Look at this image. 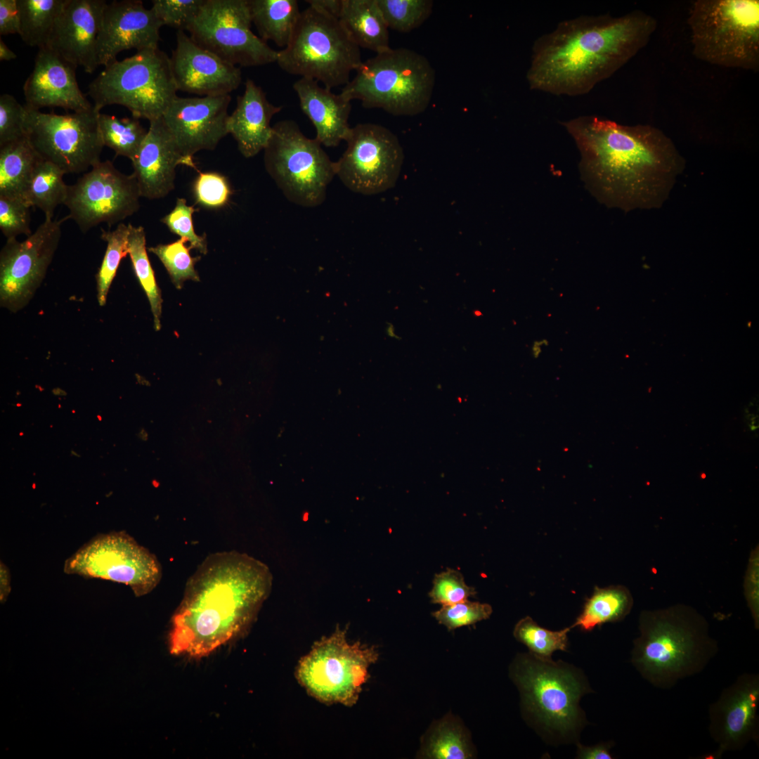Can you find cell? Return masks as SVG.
Segmentation results:
<instances>
[{"label": "cell", "instance_id": "60d3db41", "mask_svg": "<svg viewBox=\"0 0 759 759\" xmlns=\"http://www.w3.org/2000/svg\"><path fill=\"white\" fill-rule=\"evenodd\" d=\"M476 593L460 571L450 569L435 575L429 596L432 602L444 606L467 600Z\"/></svg>", "mask_w": 759, "mask_h": 759}, {"label": "cell", "instance_id": "f907efd6", "mask_svg": "<svg viewBox=\"0 0 759 759\" xmlns=\"http://www.w3.org/2000/svg\"><path fill=\"white\" fill-rule=\"evenodd\" d=\"M306 2L337 19L339 18L342 0H308Z\"/></svg>", "mask_w": 759, "mask_h": 759}, {"label": "cell", "instance_id": "277c9868", "mask_svg": "<svg viewBox=\"0 0 759 759\" xmlns=\"http://www.w3.org/2000/svg\"><path fill=\"white\" fill-rule=\"evenodd\" d=\"M639 630L630 661L642 678L656 688L670 689L700 673L718 651L706 618L685 604L642 611Z\"/></svg>", "mask_w": 759, "mask_h": 759}, {"label": "cell", "instance_id": "5bb4252c", "mask_svg": "<svg viewBox=\"0 0 759 759\" xmlns=\"http://www.w3.org/2000/svg\"><path fill=\"white\" fill-rule=\"evenodd\" d=\"M252 25L248 0H205L187 31L199 46L233 65L276 62L278 51L254 34Z\"/></svg>", "mask_w": 759, "mask_h": 759}, {"label": "cell", "instance_id": "f546056e", "mask_svg": "<svg viewBox=\"0 0 759 759\" xmlns=\"http://www.w3.org/2000/svg\"><path fill=\"white\" fill-rule=\"evenodd\" d=\"M632 606L633 599L627 588L623 585L596 587L571 628L578 627L588 632L606 623L621 621L629 614Z\"/></svg>", "mask_w": 759, "mask_h": 759}, {"label": "cell", "instance_id": "8992f818", "mask_svg": "<svg viewBox=\"0 0 759 759\" xmlns=\"http://www.w3.org/2000/svg\"><path fill=\"white\" fill-rule=\"evenodd\" d=\"M687 22L692 53L727 68H759V1L696 0Z\"/></svg>", "mask_w": 759, "mask_h": 759}, {"label": "cell", "instance_id": "603a6c76", "mask_svg": "<svg viewBox=\"0 0 759 759\" xmlns=\"http://www.w3.org/2000/svg\"><path fill=\"white\" fill-rule=\"evenodd\" d=\"M75 68L47 47L39 48L23 86L25 107L34 110L60 107L74 112L91 109L93 105L79 89Z\"/></svg>", "mask_w": 759, "mask_h": 759}, {"label": "cell", "instance_id": "30bf717a", "mask_svg": "<svg viewBox=\"0 0 759 759\" xmlns=\"http://www.w3.org/2000/svg\"><path fill=\"white\" fill-rule=\"evenodd\" d=\"M321 145L306 137L294 120H281L272 127L264 150L265 168L287 200L297 205H322L336 175L335 162Z\"/></svg>", "mask_w": 759, "mask_h": 759}, {"label": "cell", "instance_id": "d6986e66", "mask_svg": "<svg viewBox=\"0 0 759 759\" xmlns=\"http://www.w3.org/2000/svg\"><path fill=\"white\" fill-rule=\"evenodd\" d=\"M759 675L744 673L725 688L708 710L709 733L718 745L717 756L758 741Z\"/></svg>", "mask_w": 759, "mask_h": 759}, {"label": "cell", "instance_id": "f1b7e54d", "mask_svg": "<svg viewBox=\"0 0 759 759\" xmlns=\"http://www.w3.org/2000/svg\"><path fill=\"white\" fill-rule=\"evenodd\" d=\"M41 160L26 136L0 146V196L23 199Z\"/></svg>", "mask_w": 759, "mask_h": 759}, {"label": "cell", "instance_id": "9c48e42d", "mask_svg": "<svg viewBox=\"0 0 759 759\" xmlns=\"http://www.w3.org/2000/svg\"><path fill=\"white\" fill-rule=\"evenodd\" d=\"M177 91L170 58L157 48L112 62L89 84L86 95L99 110L120 105L133 117L150 122L162 117Z\"/></svg>", "mask_w": 759, "mask_h": 759}, {"label": "cell", "instance_id": "7c38bea8", "mask_svg": "<svg viewBox=\"0 0 759 759\" xmlns=\"http://www.w3.org/2000/svg\"><path fill=\"white\" fill-rule=\"evenodd\" d=\"M100 113L94 105L65 115L25 108V136L41 160L58 166L65 174L84 172L100 161L104 145Z\"/></svg>", "mask_w": 759, "mask_h": 759}, {"label": "cell", "instance_id": "ffe728a7", "mask_svg": "<svg viewBox=\"0 0 759 759\" xmlns=\"http://www.w3.org/2000/svg\"><path fill=\"white\" fill-rule=\"evenodd\" d=\"M161 27L152 8H145L141 1L107 3L97 38L98 66H107L124 50L157 48Z\"/></svg>", "mask_w": 759, "mask_h": 759}, {"label": "cell", "instance_id": "7dc6e473", "mask_svg": "<svg viewBox=\"0 0 759 759\" xmlns=\"http://www.w3.org/2000/svg\"><path fill=\"white\" fill-rule=\"evenodd\" d=\"M758 547L752 551L744 581V594L755 627L759 628Z\"/></svg>", "mask_w": 759, "mask_h": 759}, {"label": "cell", "instance_id": "2e32d148", "mask_svg": "<svg viewBox=\"0 0 759 759\" xmlns=\"http://www.w3.org/2000/svg\"><path fill=\"white\" fill-rule=\"evenodd\" d=\"M140 197L134 174L126 175L112 162L100 161L68 186L66 219L74 220L83 233L101 223L111 226L136 212Z\"/></svg>", "mask_w": 759, "mask_h": 759}, {"label": "cell", "instance_id": "44dd1931", "mask_svg": "<svg viewBox=\"0 0 759 759\" xmlns=\"http://www.w3.org/2000/svg\"><path fill=\"white\" fill-rule=\"evenodd\" d=\"M178 91L201 96L229 94L242 82L240 69L196 44L178 30L170 58Z\"/></svg>", "mask_w": 759, "mask_h": 759}, {"label": "cell", "instance_id": "484cf974", "mask_svg": "<svg viewBox=\"0 0 759 759\" xmlns=\"http://www.w3.org/2000/svg\"><path fill=\"white\" fill-rule=\"evenodd\" d=\"M282 108L269 102L253 80L247 79L244 93L238 96L236 107L227 121L228 134L236 141L245 157H252L265 149L272 134L271 121Z\"/></svg>", "mask_w": 759, "mask_h": 759}, {"label": "cell", "instance_id": "8fae6325", "mask_svg": "<svg viewBox=\"0 0 759 759\" xmlns=\"http://www.w3.org/2000/svg\"><path fill=\"white\" fill-rule=\"evenodd\" d=\"M378 658L373 647L349 643L339 628L316 642L299 661L297 677L308 693L328 703L353 706L367 681L369 666Z\"/></svg>", "mask_w": 759, "mask_h": 759}, {"label": "cell", "instance_id": "9f6ffc18", "mask_svg": "<svg viewBox=\"0 0 759 759\" xmlns=\"http://www.w3.org/2000/svg\"><path fill=\"white\" fill-rule=\"evenodd\" d=\"M97 417H98V420H99L100 421H101V420H102V418H101L100 415H97Z\"/></svg>", "mask_w": 759, "mask_h": 759}, {"label": "cell", "instance_id": "d6a6232c", "mask_svg": "<svg viewBox=\"0 0 759 759\" xmlns=\"http://www.w3.org/2000/svg\"><path fill=\"white\" fill-rule=\"evenodd\" d=\"M129 226L128 248L134 271L144 290L153 315L154 327L156 331L161 328L162 299L155 273L149 261L146 250L145 233L143 227Z\"/></svg>", "mask_w": 759, "mask_h": 759}, {"label": "cell", "instance_id": "7a4b0ae2", "mask_svg": "<svg viewBox=\"0 0 759 759\" xmlns=\"http://www.w3.org/2000/svg\"><path fill=\"white\" fill-rule=\"evenodd\" d=\"M656 27V20L640 10L562 20L533 44L529 88L554 96L588 93L644 48Z\"/></svg>", "mask_w": 759, "mask_h": 759}, {"label": "cell", "instance_id": "bcb514c9", "mask_svg": "<svg viewBox=\"0 0 759 759\" xmlns=\"http://www.w3.org/2000/svg\"><path fill=\"white\" fill-rule=\"evenodd\" d=\"M25 108L10 94L0 96V146L25 137Z\"/></svg>", "mask_w": 759, "mask_h": 759}, {"label": "cell", "instance_id": "ac0fdd59", "mask_svg": "<svg viewBox=\"0 0 759 759\" xmlns=\"http://www.w3.org/2000/svg\"><path fill=\"white\" fill-rule=\"evenodd\" d=\"M229 94L183 98L177 96L162 118L179 153L194 162L202 150L215 149L228 134Z\"/></svg>", "mask_w": 759, "mask_h": 759}, {"label": "cell", "instance_id": "d4e9b609", "mask_svg": "<svg viewBox=\"0 0 759 759\" xmlns=\"http://www.w3.org/2000/svg\"><path fill=\"white\" fill-rule=\"evenodd\" d=\"M292 87L301 111L316 129L315 138L326 147H336L345 141L351 128L349 124L351 101L311 78L300 77Z\"/></svg>", "mask_w": 759, "mask_h": 759}, {"label": "cell", "instance_id": "681fc988", "mask_svg": "<svg viewBox=\"0 0 759 759\" xmlns=\"http://www.w3.org/2000/svg\"><path fill=\"white\" fill-rule=\"evenodd\" d=\"M614 746L611 742L600 743L592 746L583 744L577 745V758L580 759H612L610 749Z\"/></svg>", "mask_w": 759, "mask_h": 759}, {"label": "cell", "instance_id": "11a10c76", "mask_svg": "<svg viewBox=\"0 0 759 759\" xmlns=\"http://www.w3.org/2000/svg\"><path fill=\"white\" fill-rule=\"evenodd\" d=\"M70 455H71V456H74V457H77V458H80L81 457V455L78 453L75 452L74 450H71Z\"/></svg>", "mask_w": 759, "mask_h": 759}, {"label": "cell", "instance_id": "9a60e30c", "mask_svg": "<svg viewBox=\"0 0 759 759\" xmlns=\"http://www.w3.org/2000/svg\"><path fill=\"white\" fill-rule=\"evenodd\" d=\"M346 148L335 162L336 175L350 190L376 195L393 188L404 160L398 137L384 126L361 123L351 127Z\"/></svg>", "mask_w": 759, "mask_h": 759}, {"label": "cell", "instance_id": "ab89813d", "mask_svg": "<svg viewBox=\"0 0 759 759\" xmlns=\"http://www.w3.org/2000/svg\"><path fill=\"white\" fill-rule=\"evenodd\" d=\"M492 611V607L488 604L467 599L442 606L432 615L439 623L453 630L486 620L490 617Z\"/></svg>", "mask_w": 759, "mask_h": 759}, {"label": "cell", "instance_id": "db71d44e", "mask_svg": "<svg viewBox=\"0 0 759 759\" xmlns=\"http://www.w3.org/2000/svg\"><path fill=\"white\" fill-rule=\"evenodd\" d=\"M142 434V436L141 437V439H143V440H146V439H147V437H148V434H147V433H146V432H145V430H144V429H142V430L141 431V432H140V434Z\"/></svg>", "mask_w": 759, "mask_h": 759}, {"label": "cell", "instance_id": "6da1fadb", "mask_svg": "<svg viewBox=\"0 0 759 759\" xmlns=\"http://www.w3.org/2000/svg\"><path fill=\"white\" fill-rule=\"evenodd\" d=\"M561 124L579 151L587 188L608 207L629 211L660 206L683 167L672 141L656 127L592 115Z\"/></svg>", "mask_w": 759, "mask_h": 759}, {"label": "cell", "instance_id": "4dcf8cb0", "mask_svg": "<svg viewBox=\"0 0 759 759\" xmlns=\"http://www.w3.org/2000/svg\"><path fill=\"white\" fill-rule=\"evenodd\" d=\"M65 172L54 164L41 160L30 179L23 200L41 209L45 219H53L56 208L64 205L68 186L63 181Z\"/></svg>", "mask_w": 759, "mask_h": 759}, {"label": "cell", "instance_id": "1f68e13d", "mask_svg": "<svg viewBox=\"0 0 759 759\" xmlns=\"http://www.w3.org/2000/svg\"><path fill=\"white\" fill-rule=\"evenodd\" d=\"M67 0H17L19 35L30 46H46L53 25Z\"/></svg>", "mask_w": 759, "mask_h": 759}, {"label": "cell", "instance_id": "7402d4cb", "mask_svg": "<svg viewBox=\"0 0 759 759\" xmlns=\"http://www.w3.org/2000/svg\"><path fill=\"white\" fill-rule=\"evenodd\" d=\"M104 0H67L45 47L74 67L92 73L98 66L96 45Z\"/></svg>", "mask_w": 759, "mask_h": 759}, {"label": "cell", "instance_id": "836d02e7", "mask_svg": "<svg viewBox=\"0 0 759 759\" xmlns=\"http://www.w3.org/2000/svg\"><path fill=\"white\" fill-rule=\"evenodd\" d=\"M99 127L104 146L115 151L117 155L132 160L138 153L148 131L138 119L100 113Z\"/></svg>", "mask_w": 759, "mask_h": 759}, {"label": "cell", "instance_id": "7bdbcfd3", "mask_svg": "<svg viewBox=\"0 0 759 759\" xmlns=\"http://www.w3.org/2000/svg\"><path fill=\"white\" fill-rule=\"evenodd\" d=\"M186 204L184 198H178L173 210L164 216L161 221L169 231L190 242V247L197 249L202 254L207 252L206 235H198L194 230L192 216L197 211Z\"/></svg>", "mask_w": 759, "mask_h": 759}, {"label": "cell", "instance_id": "83f0119b", "mask_svg": "<svg viewBox=\"0 0 759 759\" xmlns=\"http://www.w3.org/2000/svg\"><path fill=\"white\" fill-rule=\"evenodd\" d=\"M252 24L265 42L285 48L299 20L301 11L296 0H248Z\"/></svg>", "mask_w": 759, "mask_h": 759}, {"label": "cell", "instance_id": "f6af8a7d", "mask_svg": "<svg viewBox=\"0 0 759 759\" xmlns=\"http://www.w3.org/2000/svg\"><path fill=\"white\" fill-rule=\"evenodd\" d=\"M193 192L196 201L209 208L223 207L231 195L226 179L215 172H200L193 185Z\"/></svg>", "mask_w": 759, "mask_h": 759}, {"label": "cell", "instance_id": "8d00e7d4", "mask_svg": "<svg viewBox=\"0 0 759 759\" xmlns=\"http://www.w3.org/2000/svg\"><path fill=\"white\" fill-rule=\"evenodd\" d=\"M389 29L406 33L421 26L433 9L431 0H377Z\"/></svg>", "mask_w": 759, "mask_h": 759}, {"label": "cell", "instance_id": "5b68a950", "mask_svg": "<svg viewBox=\"0 0 759 759\" xmlns=\"http://www.w3.org/2000/svg\"><path fill=\"white\" fill-rule=\"evenodd\" d=\"M356 72L340 94L349 101L360 100L365 108L415 116L425 111L432 100L435 70L424 56L412 49L390 48L376 53Z\"/></svg>", "mask_w": 759, "mask_h": 759}, {"label": "cell", "instance_id": "4fadbf2b", "mask_svg": "<svg viewBox=\"0 0 759 759\" xmlns=\"http://www.w3.org/2000/svg\"><path fill=\"white\" fill-rule=\"evenodd\" d=\"M64 572L123 583L137 597L150 592L162 578L157 557L124 531L93 538L66 559Z\"/></svg>", "mask_w": 759, "mask_h": 759}, {"label": "cell", "instance_id": "e0dca14e", "mask_svg": "<svg viewBox=\"0 0 759 759\" xmlns=\"http://www.w3.org/2000/svg\"><path fill=\"white\" fill-rule=\"evenodd\" d=\"M67 219H45L22 241L6 240L0 252V305L12 313L24 309L45 278Z\"/></svg>", "mask_w": 759, "mask_h": 759}, {"label": "cell", "instance_id": "f5cc1de1", "mask_svg": "<svg viewBox=\"0 0 759 759\" xmlns=\"http://www.w3.org/2000/svg\"><path fill=\"white\" fill-rule=\"evenodd\" d=\"M16 55L4 43V41L0 39V60H11L16 58Z\"/></svg>", "mask_w": 759, "mask_h": 759}, {"label": "cell", "instance_id": "74e56055", "mask_svg": "<svg viewBox=\"0 0 759 759\" xmlns=\"http://www.w3.org/2000/svg\"><path fill=\"white\" fill-rule=\"evenodd\" d=\"M187 240L180 238L166 245H158L148 247L150 252L155 254L167 269L172 283L176 288H181L183 282L187 280L199 281L200 277L195 269V263L200 257H192L190 247L186 245Z\"/></svg>", "mask_w": 759, "mask_h": 759}, {"label": "cell", "instance_id": "ba28073f", "mask_svg": "<svg viewBox=\"0 0 759 759\" xmlns=\"http://www.w3.org/2000/svg\"><path fill=\"white\" fill-rule=\"evenodd\" d=\"M525 710L544 731L573 738L585 722L581 696L591 689L574 667L530 653L519 656L512 670Z\"/></svg>", "mask_w": 759, "mask_h": 759}, {"label": "cell", "instance_id": "816d5d0a", "mask_svg": "<svg viewBox=\"0 0 759 759\" xmlns=\"http://www.w3.org/2000/svg\"><path fill=\"white\" fill-rule=\"evenodd\" d=\"M1 583H0V597L1 602H4L7 598L10 592V573L6 566L1 562Z\"/></svg>", "mask_w": 759, "mask_h": 759}, {"label": "cell", "instance_id": "d590c367", "mask_svg": "<svg viewBox=\"0 0 759 759\" xmlns=\"http://www.w3.org/2000/svg\"><path fill=\"white\" fill-rule=\"evenodd\" d=\"M128 235L129 226L123 223H118L113 231L102 230L101 238L106 242L107 247L96 275L97 299L100 306L106 304L110 287L122 259L129 254Z\"/></svg>", "mask_w": 759, "mask_h": 759}, {"label": "cell", "instance_id": "ee69618b", "mask_svg": "<svg viewBox=\"0 0 759 759\" xmlns=\"http://www.w3.org/2000/svg\"><path fill=\"white\" fill-rule=\"evenodd\" d=\"M30 208L22 198L0 196V229L7 240L32 234Z\"/></svg>", "mask_w": 759, "mask_h": 759}, {"label": "cell", "instance_id": "52a82bcc", "mask_svg": "<svg viewBox=\"0 0 759 759\" xmlns=\"http://www.w3.org/2000/svg\"><path fill=\"white\" fill-rule=\"evenodd\" d=\"M276 63L290 74L315 79L332 89L347 84L363 61L360 47L339 19L309 6L301 11Z\"/></svg>", "mask_w": 759, "mask_h": 759}, {"label": "cell", "instance_id": "c3c4849f", "mask_svg": "<svg viewBox=\"0 0 759 759\" xmlns=\"http://www.w3.org/2000/svg\"><path fill=\"white\" fill-rule=\"evenodd\" d=\"M20 30L17 0H0V34H18Z\"/></svg>", "mask_w": 759, "mask_h": 759}, {"label": "cell", "instance_id": "cb8c5ba5", "mask_svg": "<svg viewBox=\"0 0 759 759\" xmlns=\"http://www.w3.org/2000/svg\"><path fill=\"white\" fill-rule=\"evenodd\" d=\"M131 162L141 197L150 200L164 197L174 188L179 164L197 170L195 162L179 153L162 117L150 122L146 136Z\"/></svg>", "mask_w": 759, "mask_h": 759}, {"label": "cell", "instance_id": "e575fe53", "mask_svg": "<svg viewBox=\"0 0 759 759\" xmlns=\"http://www.w3.org/2000/svg\"><path fill=\"white\" fill-rule=\"evenodd\" d=\"M571 629L569 627L560 630H550L540 626L530 616H526L517 622L513 635L528 649L531 654L550 660L554 651H566L568 632Z\"/></svg>", "mask_w": 759, "mask_h": 759}, {"label": "cell", "instance_id": "f35d334b", "mask_svg": "<svg viewBox=\"0 0 759 759\" xmlns=\"http://www.w3.org/2000/svg\"><path fill=\"white\" fill-rule=\"evenodd\" d=\"M466 735L457 725L443 721L434 728L425 748V755L434 759H466L472 756Z\"/></svg>", "mask_w": 759, "mask_h": 759}, {"label": "cell", "instance_id": "3957f363", "mask_svg": "<svg viewBox=\"0 0 759 759\" xmlns=\"http://www.w3.org/2000/svg\"><path fill=\"white\" fill-rule=\"evenodd\" d=\"M272 585L268 568L236 551L209 554L189 578L171 623V652L202 657L244 632Z\"/></svg>", "mask_w": 759, "mask_h": 759}, {"label": "cell", "instance_id": "4316f807", "mask_svg": "<svg viewBox=\"0 0 759 759\" xmlns=\"http://www.w3.org/2000/svg\"><path fill=\"white\" fill-rule=\"evenodd\" d=\"M339 20L361 48L379 53L389 49V33L377 0H342Z\"/></svg>", "mask_w": 759, "mask_h": 759}, {"label": "cell", "instance_id": "b9f144b4", "mask_svg": "<svg viewBox=\"0 0 759 759\" xmlns=\"http://www.w3.org/2000/svg\"><path fill=\"white\" fill-rule=\"evenodd\" d=\"M152 9L162 26L187 30L205 0H153Z\"/></svg>", "mask_w": 759, "mask_h": 759}]
</instances>
